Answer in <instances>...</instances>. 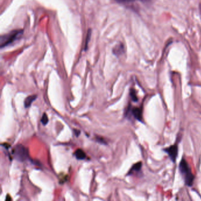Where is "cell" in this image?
Here are the masks:
<instances>
[{"instance_id":"12","label":"cell","mask_w":201,"mask_h":201,"mask_svg":"<svg viewBox=\"0 0 201 201\" xmlns=\"http://www.w3.org/2000/svg\"><path fill=\"white\" fill-rule=\"evenodd\" d=\"M119 2H135L136 1H139V0H116Z\"/></svg>"},{"instance_id":"11","label":"cell","mask_w":201,"mask_h":201,"mask_svg":"<svg viewBox=\"0 0 201 201\" xmlns=\"http://www.w3.org/2000/svg\"><path fill=\"white\" fill-rule=\"evenodd\" d=\"M41 123L43 124V125H46L48 122V118L47 115L45 114V113L42 116L41 119Z\"/></svg>"},{"instance_id":"4","label":"cell","mask_w":201,"mask_h":201,"mask_svg":"<svg viewBox=\"0 0 201 201\" xmlns=\"http://www.w3.org/2000/svg\"><path fill=\"white\" fill-rule=\"evenodd\" d=\"M163 150L166 153H168L170 160L172 162L175 163L176 157L178 156V144H175L174 145H172L168 148H166L163 149Z\"/></svg>"},{"instance_id":"5","label":"cell","mask_w":201,"mask_h":201,"mask_svg":"<svg viewBox=\"0 0 201 201\" xmlns=\"http://www.w3.org/2000/svg\"><path fill=\"white\" fill-rule=\"evenodd\" d=\"M132 114L138 121L142 122L143 120L142 110L139 107H133L132 110Z\"/></svg>"},{"instance_id":"1","label":"cell","mask_w":201,"mask_h":201,"mask_svg":"<svg viewBox=\"0 0 201 201\" xmlns=\"http://www.w3.org/2000/svg\"><path fill=\"white\" fill-rule=\"evenodd\" d=\"M179 168L186 185L192 186L195 179L194 175L192 173L191 168L185 159H182L180 162Z\"/></svg>"},{"instance_id":"9","label":"cell","mask_w":201,"mask_h":201,"mask_svg":"<svg viewBox=\"0 0 201 201\" xmlns=\"http://www.w3.org/2000/svg\"><path fill=\"white\" fill-rule=\"evenodd\" d=\"M123 49H124V47H123V45L120 44H119V45H117L113 50V52L115 54H116L117 56L118 55H120L121 54H122L123 52Z\"/></svg>"},{"instance_id":"7","label":"cell","mask_w":201,"mask_h":201,"mask_svg":"<svg viewBox=\"0 0 201 201\" xmlns=\"http://www.w3.org/2000/svg\"><path fill=\"white\" fill-rule=\"evenodd\" d=\"M142 162H138V163H135V165H133V166L131 168L130 170H129V172H128V175H131V174H132L134 172H139V171H140V169L142 168Z\"/></svg>"},{"instance_id":"8","label":"cell","mask_w":201,"mask_h":201,"mask_svg":"<svg viewBox=\"0 0 201 201\" xmlns=\"http://www.w3.org/2000/svg\"><path fill=\"white\" fill-rule=\"evenodd\" d=\"M74 155L78 160H83L86 157V153L82 149H78L75 152Z\"/></svg>"},{"instance_id":"2","label":"cell","mask_w":201,"mask_h":201,"mask_svg":"<svg viewBox=\"0 0 201 201\" xmlns=\"http://www.w3.org/2000/svg\"><path fill=\"white\" fill-rule=\"evenodd\" d=\"M23 30H17L2 36L0 39L1 48H2L3 47L10 45L11 44L15 42L17 40L21 37L23 34Z\"/></svg>"},{"instance_id":"10","label":"cell","mask_w":201,"mask_h":201,"mask_svg":"<svg viewBox=\"0 0 201 201\" xmlns=\"http://www.w3.org/2000/svg\"><path fill=\"white\" fill-rule=\"evenodd\" d=\"M130 97L132 98V100L135 102H136L138 101V98H137V96L136 95V91L134 89H132L130 90Z\"/></svg>"},{"instance_id":"3","label":"cell","mask_w":201,"mask_h":201,"mask_svg":"<svg viewBox=\"0 0 201 201\" xmlns=\"http://www.w3.org/2000/svg\"><path fill=\"white\" fill-rule=\"evenodd\" d=\"M14 158L19 161H24L28 158V150L21 144L17 145L13 151Z\"/></svg>"},{"instance_id":"6","label":"cell","mask_w":201,"mask_h":201,"mask_svg":"<svg viewBox=\"0 0 201 201\" xmlns=\"http://www.w3.org/2000/svg\"><path fill=\"white\" fill-rule=\"evenodd\" d=\"M37 96L36 95H32V96H29L26 98L24 100V106L26 108L29 107L32 102L37 98Z\"/></svg>"},{"instance_id":"13","label":"cell","mask_w":201,"mask_h":201,"mask_svg":"<svg viewBox=\"0 0 201 201\" xmlns=\"http://www.w3.org/2000/svg\"><path fill=\"white\" fill-rule=\"evenodd\" d=\"M74 132H75V135L77 136H78V135L80 134V132L78 130H74Z\"/></svg>"}]
</instances>
